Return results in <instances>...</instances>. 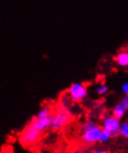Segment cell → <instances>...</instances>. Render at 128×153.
<instances>
[{
	"mask_svg": "<svg viewBox=\"0 0 128 153\" xmlns=\"http://www.w3.org/2000/svg\"><path fill=\"white\" fill-rule=\"evenodd\" d=\"M41 134L42 132L29 123L21 134L20 143L24 147H32L39 141Z\"/></svg>",
	"mask_w": 128,
	"mask_h": 153,
	"instance_id": "6da1fadb",
	"label": "cell"
},
{
	"mask_svg": "<svg viewBox=\"0 0 128 153\" xmlns=\"http://www.w3.org/2000/svg\"><path fill=\"white\" fill-rule=\"evenodd\" d=\"M71 114L70 112L63 109H59L56 112L54 113L53 116V122L51 124V129L52 130H59L64 127L65 125L71 121Z\"/></svg>",
	"mask_w": 128,
	"mask_h": 153,
	"instance_id": "7a4b0ae2",
	"label": "cell"
},
{
	"mask_svg": "<svg viewBox=\"0 0 128 153\" xmlns=\"http://www.w3.org/2000/svg\"><path fill=\"white\" fill-rule=\"evenodd\" d=\"M68 94L72 100V101L80 102L86 97L87 88L84 84L74 83L71 84L68 89Z\"/></svg>",
	"mask_w": 128,
	"mask_h": 153,
	"instance_id": "3957f363",
	"label": "cell"
},
{
	"mask_svg": "<svg viewBox=\"0 0 128 153\" xmlns=\"http://www.w3.org/2000/svg\"><path fill=\"white\" fill-rule=\"evenodd\" d=\"M121 122L118 118L113 115L107 116L102 122V128L111 131L113 134V137L120 134V128H121Z\"/></svg>",
	"mask_w": 128,
	"mask_h": 153,
	"instance_id": "277c9868",
	"label": "cell"
},
{
	"mask_svg": "<svg viewBox=\"0 0 128 153\" xmlns=\"http://www.w3.org/2000/svg\"><path fill=\"white\" fill-rule=\"evenodd\" d=\"M102 129L99 126H95L94 128L90 129L82 134V141L86 144H94L97 142H99L100 136H101Z\"/></svg>",
	"mask_w": 128,
	"mask_h": 153,
	"instance_id": "5b68a950",
	"label": "cell"
},
{
	"mask_svg": "<svg viewBox=\"0 0 128 153\" xmlns=\"http://www.w3.org/2000/svg\"><path fill=\"white\" fill-rule=\"evenodd\" d=\"M53 116H54V114H50L49 116L45 117V118H43V119H37L34 117V118L30 122V123L33 125V126H34L36 129L40 130L41 132H44L51 127V124L53 122Z\"/></svg>",
	"mask_w": 128,
	"mask_h": 153,
	"instance_id": "8992f818",
	"label": "cell"
},
{
	"mask_svg": "<svg viewBox=\"0 0 128 153\" xmlns=\"http://www.w3.org/2000/svg\"><path fill=\"white\" fill-rule=\"evenodd\" d=\"M128 111V107L126 106V104L124 102V100H122L121 101H119L112 111V113L114 117L118 118L119 120H121L123 117L125 115L126 111Z\"/></svg>",
	"mask_w": 128,
	"mask_h": 153,
	"instance_id": "52a82bcc",
	"label": "cell"
},
{
	"mask_svg": "<svg viewBox=\"0 0 128 153\" xmlns=\"http://www.w3.org/2000/svg\"><path fill=\"white\" fill-rule=\"evenodd\" d=\"M115 62L121 67L126 68L128 67V51L123 50L120 51L114 58Z\"/></svg>",
	"mask_w": 128,
	"mask_h": 153,
	"instance_id": "ba28073f",
	"label": "cell"
},
{
	"mask_svg": "<svg viewBox=\"0 0 128 153\" xmlns=\"http://www.w3.org/2000/svg\"><path fill=\"white\" fill-rule=\"evenodd\" d=\"M112 137H113V134L111 131H109L107 129L102 128V132H101V136H100L99 142L100 143H103V144L108 143Z\"/></svg>",
	"mask_w": 128,
	"mask_h": 153,
	"instance_id": "9c48e42d",
	"label": "cell"
},
{
	"mask_svg": "<svg viewBox=\"0 0 128 153\" xmlns=\"http://www.w3.org/2000/svg\"><path fill=\"white\" fill-rule=\"evenodd\" d=\"M51 113V109L49 107H45L43 108L42 110L39 111V112L35 115V118H37V119H43V118H45V117H48L49 116Z\"/></svg>",
	"mask_w": 128,
	"mask_h": 153,
	"instance_id": "30bf717a",
	"label": "cell"
},
{
	"mask_svg": "<svg viewBox=\"0 0 128 153\" xmlns=\"http://www.w3.org/2000/svg\"><path fill=\"white\" fill-rule=\"evenodd\" d=\"M95 126H97V123L93 121H86V123H84L83 124H82V127H81V130L83 133L90 130V129H92L94 128Z\"/></svg>",
	"mask_w": 128,
	"mask_h": 153,
	"instance_id": "8fae6325",
	"label": "cell"
},
{
	"mask_svg": "<svg viewBox=\"0 0 128 153\" xmlns=\"http://www.w3.org/2000/svg\"><path fill=\"white\" fill-rule=\"evenodd\" d=\"M120 134L124 138H128V122H124L121 124Z\"/></svg>",
	"mask_w": 128,
	"mask_h": 153,
	"instance_id": "7c38bea8",
	"label": "cell"
},
{
	"mask_svg": "<svg viewBox=\"0 0 128 153\" xmlns=\"http://www.w3.org/2000/svg\"><path fill=\"white\" fill-rule=\"evenodd\" d=\"M108 86L106 85H99L97 88H96V92H97V95H99V96H103V95H105V94H107V92H108Z\"/></svg>",
	"mask_w": 128,
	"mask_h": 153,
	"instance_id": "4fadbf2b",
	"label": "cell"
},
{
	"mask_svg": "<svg viewBox=\"0 0 128 153\" xmlns=\"http://www.w3.org/2000/svg\"><path fill=\"white\" fill-rule=\"evenodd\" d=\"M121 88H122V92L124 95H128V81L122 85V87Z\"/></svg>",
	"mask_w": 128,
	"mask_h": 153,
	"instance_id": "5bb4252c",
	"label": "cell"
},
{
	"mask_svg": "<svg viewBox=\"0 0 128 153\" xmlns=\"http://www.w3.org/2000/svg\"><path fill=\"white\" fill-rule=\"evenodd\" d=\"M123 100H124V103L126 104V106L128 107V95H125V96L124 97Z\"/></svg>",
	"mask_w": 128,
	"mask_h": 153,
	"instance_id": "9a60e30c",
	"label": "cell"
},
{
	"mask_svg": "<svg viewBox=\"0 0 128 153\" xmlns=\"http://www.w3.org/2000/svg\"><path fill=\"white\" fill-rule=\"evenodd\" d=\"M94 153H108L106 150H103V149H97L96 151H94Z\"/></svg>",
	"mask_w": 128,
	"mask_h": 153,
	"instance_id": "2e32d148",
	"label": "cell"
},
{
	"mask_svg": "<svg viewBox=\"0 0 128 153\" xmlns=\"http://www.w3.org/2000/svg\"><path fill=\"white\" fill-rule=\"evenodd\" d=\"M2 153H12L10 149H5V151H2Z\"/></svg>",
	"mask_w": 128,
	"mask_h": 153,
	"instance_id": "e0dca14e",
	"label": "cell"
},
{
	"mask_svg": "<svg viewBox=\"0 0 128 153\" xmlns=\"http://www.w3.org/2000/svg\"><path fill=\"white\" fill-rule=\"evenodd\" d=\"M86 153H94V152H86Z\"/></svg>",
	"mask_w": 128,
	"mask_h": 153,
	"instance_id": "ac0fdd59",
	"label": "cell"
}]
</instances>
